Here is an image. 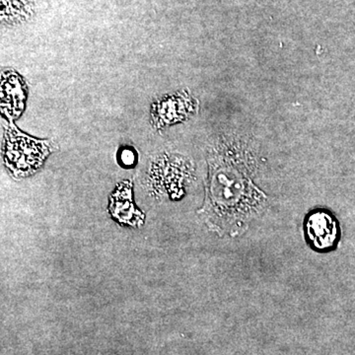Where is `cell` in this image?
<instances>
[{
    "label": "cell",
    "instance_id": "6da1fadb",
    "mask_svg": "<svg viewBox=\"0 0 355 355\" xmlns=\"http://www.w3.org/2000/svg\"><path fill=\"white\" fill-rule=\"evenodd\" d=\"M207 163V193L198 216L217 234H244L268 205L266 193L254 184L251 160L227 144H218L209 151Z\"/></svg>",
    "mask_w": 355,
    "mask_h": 355
},
{
    "label": "cell",
    "instance_id": "277c9868",
    "mask_svg": "<svg viewBox=\"0 0 355 355\" xmlns=\"http://www.w3.org/2000/svg\"><path fill=\"white\" fill-rule=\"evenodd\" d=\"M109 211L121 224L139 227L144 223L146 216L133 203L132 182L125 181L116 187L110 198Z\"/></svg>",
    "mask_w": 355,
    "mask_h": 355
},
{
    "label": "cell",
    "instance_id": "8992f818",
    "mask_svg": "<svg viewBox=\"0 0 355 355\" xmlns=\"http://www.w3.org/2000/svg\"><path fill=\"white\" fill-rule=\"evenodd\" d=\"M187 96L178 95L172 96L169 99L161 100L153 105V127L162 128L169 123H176L181 119H184L186 114L177 112V109L187 108Z\"/></svg>",
    "mask_w": 355,
    "mask_h": 355
},
{
    "label": "cell",
    "instance_id": "3957f363",
    "mask_svg": "<svg viewBox=\"0 0 355 355\" xmlns=\"http://www.w3.org/2000/svg\"><path fill=\"white\" fill-rule=\"evenodd\" d=\"M306 244L320 254L335 251L342 237L340 222L331 210L314 209L306 214L303 221Z\"/></svg>",
    "mask_w": 355,
    "mask_h": 355
},
{
    "label": "cell",
    "instance_id": "7a4b0ae2",
    "mask_svg": "<svg viewBox=\"0 0 355 355\" xmlns=\"http://www.w3.org/2000/svg\"><path fill=\"white\" fill-rule=\"evenodd\" d=\"M53 150L55 147L51 141L36 139L21 132L12 121L6 125L2 157L7 170L14 177L31 176L43 166Z\"/></svg>",
    "mask_w": 355,
    "mask_h": 355
},
{
    "label": "cell",
    "instance_id": "5b68a950",
    "mask_svg": "<svg viewBox=\"0 0 355 355\" xmlns=\"http://www.w3.org/2000/svg\"><path fill=\"white\" fill-rule=\"evenodd\" d=\"M26 88L21 77L15 72L2 74L1 109L11 121L19 116L24 109Z\"/></svg>",
    "mask_w": 355,
    "mask_h": 355
},
{
    "label": "cell",
    "instance_id": "52a82bcc",
    "mask_svg": "<svg viewBox=\"0 0 355 355\" xmlns=\"http://www.w3.org/2000/svg\"><path fill=\"white\" fill-rule=\"evenodd\" d=\"M120 160L125 167H132L135 163V154L130 148H123L120 153Z\"/></svg>",
    "mask_w": 355,
    "mask_h": 355
}]
</instances>
